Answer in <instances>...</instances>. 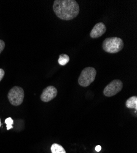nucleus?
<instances>
[{"mask_svg":"<svg viewBox=\"0 0 137 153\" xmlns=\"http://www.w3.org/2000/svg\"><path fill=\"white\" fill-rule=\"evenodd\" d=\"M5 47V43L3 40L0 39V54L1 53V52H3V50H4Z\"/></svg>","mask_w":137,"mask_h":153,"instance_id":"obj_12","label":"nucleus"},{"mask_svg":"<svg viewBox=\"0 0 137 153\" xmlns=\"http://www.w3.org/2000/svg\"><path fill=\"white\" fill-rule=\"evenodd\" d=\"M126 106L128 108H134L136 111L137 110V97L136 96H132L129 98L126 102Z\"/></svg>","mask_w":137,"mask_h":153,"instance_id":"obj_8","label":"nucleus"},{"mask_svg":"<svg viewBox=\"0 0 137 153\" xmlns=\"http://www.w3.org/2000/svg\"><path fill=\"white\" fill-rule=\"evenodd\" d=\"M4 74H5L4 71L3 69L0 68V82H1L2 80V79H3Z\"/></svg>","mask_w":137,"mask_h":153,"instance_id":"obj_13","label":"nucleus"},{"mask_svg":"<svg viewBox=\"0 0 137 153\" xmlns=\"http://www.w3.org/2000/svg\"><path fill=\"white\" fill-rule=\"evenodd\" d=\"M101 149H102V147H101L100 145H97V146L95 147V151H96L97 152L100 151Z\"/></svg>","mask_w":137,"mask_h":153,"instance_id":"obj_14","label":"nucleus"},{"mask_svg":"<svg viewBox=\"0 0 137 153\" xmlns=\"http://www.w3.org/2000/svg\"><path fill=\"white\" fill-rule=\"evenodd\" d=\"M70 61V57L66 54H61L59 56L58 62L60 66H65Z\"/></svg>","mask_w":137,"mask_h":153,"instance_id":"obj_10","label":"nucleus"},{"mask_svg":"<svg viewBox=\"0 0 137 153\" xmlns=\"http://www.w3.org/2000/svg\"><path fill=\"white\" fill-rule=\"evenodd\" d=\"M97 71L94 68L88 67L84 69L78 79V83L80 86L87 87L89 86L95 79Z\"/></svg>","mask_w":137,"mask_h":153,"instance_id":"obj_3","label":"nucleus"},{"mask_svg":"<svg viewBox=\"0 0 137 153\" xmlns=\"http://www.w3.org/2000/svg\"><path fill=\"white\" fill-rule=\"evenodd\" d=\"M123 88V83L120 80H114L105 88L103 94L106 97H112L120 92Z\"/></svg>","mask_w":137,"mask_h":153,"instance_id":"obj_5","label":"nucleus"},{"mask_svg":"<svg viewBox=\"0 0 137 153\" xmlns=\"http://www.w3.org/2000/svg\"><path fill=\"white\" fill-rule=\"evenodd\" d=\"M57 95V90L54 86H49L43 90L41 95V100L47 102L54 99Z\"/></svg>","mask_w":137,"mask_h":153,"instance_id":"obj_6","label":"nucleus"},{"mask_svg":"<svg viewBox=\"0 0 137 153\" xmlns=\"http://www.w3.org/2000/svg\"><path fill=\"white\" fill-rule=\"evenodd\" d=\"M124 42L119 37H108L104 40L102 47L105 52L109 53H116L124 48Z\"/></svg>","mask_w":137,"mask_h":153,"instance_id":"obj_2","label":"nucleus"},{"mask_svg":"<svg viewBox=\"0 0 137 153\" xmlns=\"http://www.w3.org/2000/svg\"><path fill=\"white\" fill-rule=\"evenodd\" d=\"M24 90L20 86H14L9 90L7 98L9 102L14 106H19L23 102L24 99Z\"/></svg>","mask_w":137,"mask_h":153,"instance_id":"obj_4","label":"nucleus"},{"mask_svg":"<svg viewBox=\"0 0 137 153\" xmlns=\"http://www.w3.org/2000/svg\"><path fill=\"white\" fill-rule=\"evenodd\" d=\"M53 10L59 19L70 20L76 18L79 13V6L75 0H55Z\"/></svg>","mask_w":137,"mask_h":153,"instance_id":"obj_1","label":"nucleus"},{"mask_svg":"<svg viewBox=\"0 0 137 153\" xmlns=\"http://www.w3.org/2000/svg\"><path fill=\"white\" fill-rule=\"evenodd\" d=\"M106 28L105 25L102 22H99L97 23L92 30L90 36L93 39H97L102 36L106 32Z\"/></svg>","mask_w":137,"mask_h":153,"instance_id":"obj_7","label":"nucleus"},{"mask_svg":"<svg viewBox=\"0 0 137 153\" xmlns=\"http://www.w3.org/2000/svg\"><path fill=\"white\" fill-rule=\"evenodd\" d=\"M51 152L52 153H66L65 149L61 145L54 143L51 146Z\"/></svg>","mask_w":137,"mask_h":153,"instance_id":"obj_9","label":"nucleus"},{"mask_svg":"<svg viewBox=\"0 0 137 153\" xmlns=\"http://www.w3.org/2000/svg\"><path fill=\"white\" fill-rule=\"evenodd\" d=\"M13 120H12L11 118H7L5 120V123L6 124V127H7V130H10V129L13 128V126H12V124H13Z\"/></svg>","mask_w":137,"mask_h":153,"instance_id":"obj_11","label":"nucleus"},{"mask_svg":"<svg viewBox=\"0 0 137 153\" xmlns=\"http://www.w3.org/2000/svg\"><path fill=\"white\" fill-rule=\"evenodd\" d=\"M0 127H1V119H0Z\"/></svg>","mask_w":137,"mask_h":153,"instance_id":"obj_15","label":"nucleus"}]
</instances>
